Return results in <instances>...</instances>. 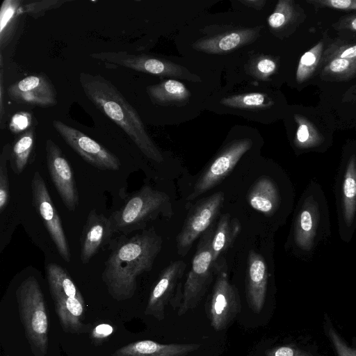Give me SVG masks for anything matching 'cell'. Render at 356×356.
I'll use <instances>...</instances> for the list:
<instances>
[{
	"instance_id": "obj_1",
	"label": "cell",
	"mask_w": 356,
	"mask_h": 356,
	"mask_svg": "<svg viewBox=\"0 0 356 356\" xmlns=\"http://www.w3.org/2000/svg\"><path fill=\"white\" fill-rule=\"evenodd\" d=\"M161 246L162 238L154 227L130 238L122 235L111 242L102 279L113 298L120 301L134 296L137 277L152 270Z\"/></svg>"
},
{
	"instance_id": "obj_2",
	"label": "cell",
	"mask_w": 356,
	"mask_h": 356,
	"mask_svg": "<svg viewBox=\"0 0 356 356\" xmlns=\"http://www.w3.org/2000/svg\"><path fill=\"white\" fill-rule=\"evenodd\" d=\"M79 81L88 99L118 124L147 158L158 163L163 161L136 109L110 81L85 72L80 74Z\"/></svg>"
},
{
	"instance_id": "obj_3",
	"label": "cell",
	"mask_w": 356,
	"mask_h": 356,
	"mask_svg": "<svg viewBox=\"0 0 356 356\" xmlns=\"http://www.w3.org/2000/svg\"><path fill=\"white\" fill-rule=\"evenodd\" d=\"M172 213L170 197L164 192L143 186L108 217L113 233L127 235L143 230L159 216L170 218Z\"/></svg>"
},
{
	"instance_id": "obj_4",
	"label": "cell",
	"mask_w": 356,
	"mask_h": 356,
	"mask_svg": "<svg viewBox=\"0 0 356 356\" xmlns=\"http://www.w3.org/2000/svg\"><path fill=\"white\" fill-rule=\"evenodd\" d=\"M19 318L34 356H46L48 318L41 287L33 276L26 278L16 291Z\"/></svg>"
},
{
	"instance_id": "obj_5",
	"label": "cell",
	"mask_w": 356,
	"mask_h": 356,
	"mask_svg": "<svg viewBox=\"0 0 356 356\" xmlns=\"http://www.w3.org/2000/svg\"><path fill=\"white\" fill-rule=\"evenodd\" d=\"M214 228L212 225L200 236L191 268L178 297L173 302L175 307H179V316L197 306L216 274V264L211 248Z\"/></svg>"
},
{
	"instance_id": "obj_6",
	"label": "cell",
	"mask_w": 356,
	"mask_h": 356,
	"mask_svg": "<svg viewBox=\"0 0 356 356\" xmlns=\"http://www.w3.org/2000/svg\"><path fill=\"white\" fill-rule=\"evenodd\" d=\"M216 280L208 301L207 315L211 327L222 331L241 312L238 289L229 282L225 264H216Z\"/></svg>"
},
{
	"instance_id": "obj_7",
	"label": "cell",
	"mask_w": 356,
	"mask_h": 356,
	"mask_svg": "<svg viewBox=\"0 0 356 356\" xmlns=\"http://www.w3.org/2000/svg\"><path fill=\"white\" fill-rule=\"evenodd\" d=\"M224 202V193L218 192L201 200L189 211L177 236L178 254L185 256L195 241L212 225Z\"/></svg>"
},
{
	"instance_id": "obj_8",
	"label": "cell",
	"mask_w": 356,
	"mask_h": 356,
	"mask_svg": "<svg viewBox=\"0 0 356 356\" xmlns=\"http://www.w3.org/2000/svg\"><path fill=\"white\" fill-rule=\"evenodd\" d=\"M52 124L65 142L87 163L102 170H119L118 157L101 144L62 121L54 120Z\"/></svg>"
},
{
	"instance_id": "obj_9",
	"label": "cell",
	"mask_w": 356,
	"mask_h": 356,
	"mask_svg": "<svg viewBox=\"0 0 356 356\" xmlns=\"http://www.w3.org/2000/svg\"><path fill=\"white\" fill-rule=\"evenodd\" d=\"M32 203L42 218L56 248L65 262L71 259L68 241L62 222L40 173L35 172L31 181Z\"/></svg>"
},
{
	"instance_id": "obj_10",
	"label": "cell",
	"mask_w": 356,
	"mask_h": 356,
	"mask_svg": "<svg viewBox=\"0 0 356 356\" xmlns=\"http://www.w3.org/2000/svg\"><path fill=\"white\" fill-rule=\"evenodd\" d=\"M252 145L251 140L243 139L232 143L223 150L200 175L187 200H195L221 182Z\"/></svg>"
},
{
	"instance_id": "obj_11",
	"label": "cell",
	"mask_w": 356,
	"mask_h": 356,
	"mask_svg": "<svg viewBox=\"0 0 356 356\" xmlns=\"http://www.w3.org/2000/svg\"><path fill=\"white\" fill-rule=\"evenodd\" d=\"M90 57L101 61L127 67L138 72L156 75L173 76L197 80L186 69L171 62L147 55H134L124 51L92 54Z\"/></svg>"
},
{
	"instance_id": "obj_12",
	"label": "cell",
	"mask_w": 356,
	"mask_h": 356,
	"mask_svg": "<svg viewBox=\"0 0 356 356\" xmlns=\"http://www.w3.org/2000/svg\"><path fill=\"white\" fill-rule=\"evenodd\" d=\"M45 149L52 182L65 207L74 211L79 204V195L72 169L60 148L52 140H47Z\"/></svg>"
},
{
	"instance_id": "obj_13",
	"label": "cell",
	"mask_w": 356,
	"mask_h": 356,
	"mask_svg": "<svg viewBox=\"0 0 356 356\" xmlns=\"http://www.w3.org/2000/svg\"><path fill=\"white\" fill-rule=\"evenodd\" d=\"M186 264L182 260L170 263L161 274L150 292L146 315L152 316L159 321L165 317V309L170 302L176 298L181 289V278Z\"/></svg>"
},
{
	"instance_id": "obj_14",
	"label": "cell",
	"mask_w": 356,
	"mask_h": 356,
	"mask_svg": "<svg viewBox=\"0 0 356 356\" xmlns=\"http://www.w3.org/2000/svg\"><path fill=\"white\" fill-rule=\"evenodd\" d=\"M268 269L264 259L254 250L248 256L245 298L248 311L253 317H265L267 302Z\"/></svg>"
},
{
	"instance_id": "obj_15",
	"label": "cell",
	"mask_w": 356,
	"mask_h": 356,
	"mask_svg": "<svg viewBox=\"0 0 356 356\" xmlns=\"http://www.w3.org/2000/svg\"><path fill=\"white\" fill-rule=\"evenodd\" d=\"M9 97L19 104L47 108L57 104V93L44 74L30 75L8 86Z\"/></svg>"
},
{
	"instance_id": "obj_16",
	"label": "cell",
	"mask_w": 356,
	"mask_h": 356,
	"mask_svg": "<svg viewBox=\"0 0 356 356\" xmlns=\"http://www.w3.org/2000/svg\"><path fill=\"white\" fill-rule=\"evenodd\" d=\"M113 234L109 218L92 209L80 237L81 263L88 264L102 248L110 244Z\"/></svg>"
},
{
	"instance_id": "obj_17",
	"label": "cell",
	"mask_w": 356,
	"mask_h": 356,
	"mask_svg": "<svg viewBox=\"0 0 356 356\" xmlns=\"http://www.w3.org/2000/svg\"><path fill=\"white\" fill-rule=\"evenodd\" d=\"M201 343H161L141 340L116 350L112 356H207Z\"/></svg>"
},
{
	"instance_id": "obj_18",
	"label": "cell",
	"mask_w": 356,
	"mask_h": 356,
	"mask_svg": "<svg viewBox=\"0 0 356 356\" xmlns=\"http://www.w3.org/2000/svg\"><path fill=\"white\" fill-rule=\"evenodd\" d=\"M319 220V211L316 202L312 198L305 200L296 218L294 239L297 245L309 250L314 243Z\"/></svg>"
},
{
	"instance_id": "obj_19",
	"label": "cell",
	"mask_w": 356,
	"mask_h": 356,
	"mask_svg": "<svg viewBox=\"0 0 356 356\" xmlns=\"http://www.w3.org/2000/svg\"><path fill=\"white\" fill-rule=\"evenodd\" d=\"M54 302L55 312L64 332L81 334L90 329L81 321L84 314V300L76 298H63Z\"/></svg>"
},
{
	"instance_id": "obj_20",
	"label": "cell",
	"mask_w": 356,
	"mask_h": 356,
	"mask_svg": "<svg viewBox=\"0 0 356 356\" xmlns=\"http://www.w3.org/2000/svg\"><path fill=\"white\" fill-rule=\"evenodd\" d=\"M247 200L252 209L271 215L276 211L279 204L278 191L270 179L263 177L251 187Z\"/></svg>"
},
{
	"instance_id": "obj_21",
	"label": "cell",
	"mask_w": 356,
	"mask_h": 356,
	"mask_svg": "<svg viewBox=\"0 0 356 356\" xmlns=\"http://www.w3.org/2000/svg\"><path fill=\"white\" fill-rule=\"evenodd\" d=\"M257 35L252 29L239 30L213 38L200 40L193 44L195 49L207 53H220L234 49L251 41Z\"/></svg>"
},
{
	"instance_id": "obj_22",
	"label": "cell",
	"mask_w": 356,
	"mask_h": 356,
	"mask_svg": "<svg viewBox=\"0 0 356 356\" xmlns=\"http://www.w3.org/2000/svg\"><path fill=\"white\" fill-rule=\"evenodd\" d=\"M241 229L238 220L229 213L220 216L214 228L212 238L213 261L216 264L220 256L233 244Z\"/></svg>"
},
{
	"instance_id": "obj_23",
	"label": "cell",
	"mask_w": 356,
	"mask_h": 356,
	"mask_svg": "<svg viewBox=\"0 0 356 356\" xmlns=\"http://www.w3.org/2000/svg\"><path fill=\"white\" fill-rule=\"evenodd\" d=\"M46 273L54 300L63 298H76L84 300L72 279L62 266L50 263L46 267Z\"/></svg>"
},
{
	"instance_id": "obj_24",
	"label": "cell",
	"mask_w": 356,
	"mask_h": 356,
	"mask_svg": "<svg viewBox=\"0 0 356 356\" xmlns=\"http://www.w3.org/2000/svg\"><path fill=\"white\" fill-rule=\"evenodd\" d=\"M343 216L346 224L350 226L356 212V158H350L343 177L342 188Z\"/></svg>"
},
{
	"instance_id": "obj_25",
	"label": "cell",
	"mask_w": 356,
	"mask_h": 356,
	"mask_svg": "<svg viewBox=\"0 0 356 356\" xmlns=\"http://www.w3.org/2000/svg\"><path fill=\"white\" fill-rule=\"evenodd\" d=\"M147 92L152 101L156 104L183 101L190 96L188 90L181 82L172 79L149 86L147 88Z\"/></svg>"
},
{
	"instance_id": "obj_26",
	"label": "cell",
	"mask_w": 356,
	"mask_h": 356,
	"mask_svg": "<svg viewBox=\"0 0 356 356\" xmlns=\"http://www.w3.org/2000/svg\"><path fill=\"white\" fill-rule=\"evenodd\" d=\"M34 131L29 129L22 134L14 143L10 154V167L13 172L21 174L29 163L34 147Z\"/></svg>"
},
{
	"instance_id": "obj_27",
	"label": "cell",
	"mask_w": 356,
	"mask_h": 356,
	"mask_svg": "<svg viewBox=\"0 0 356 356\" xmlns=\"http://www.w3.org/2000/svg\"><path fill=\"white\" fill-rule=\"evenodd\" d=\"M22 3L20 0H5L0 10V44L1 47L9 42L17 18L19 15V8Z\"/></svg>"
},
{
	"instance_id": "obj_28",
	"label": "cell",
	"mask_w": 356,
	"mask_h": 356,
	"mask_svg": "<svg viewBox=\"0 0 356 356\" xmlns=\"http://www.w3.org/2000/svg\"><path fill=\"white\" fill-rule=\"evenodd\" d=\"M323 51L324 43L320 41L302 55L296 71L298 83H301L312 76L321 63Z\"/></svg>"
},
{
	"instance_id": "obj_29",
	"label": "cell",
	"mask_w": 356,
	"mask_h": 356,
	"mask_svg": "<svg viewBox=\"0 0 356 356\" xmlns=\"http://www.w3.org/2000/svg\"><path fill=\"white\" fill-rule=\"evenodd\" d=\"M321 65V76L327 79L344 80L356 74V60L332 58Z\"/></svg>"
},
{
	"instance_id": "obj_30",
	"label": "cell",
	"mask_w": 356,
	"mask_h": 356,
	"mask_svg": "<svg viewBox=\"0 0 356 356\" xmlns=\"http://www.w3.org/2000/svg\"><path fill=\"white\" fill-rule=\"evenodd\" d=\"M298 124L295 143L301 148H310L318 145L322 137L314 124L304 116L295 115Z\"/></svg>"
},
{
	"instance_id": "obj_31",
	"label": "cell",
	"mask_w": 356,
	"mask_h": 356,
	"mask_svg": "<svg viewBox=\"0 0 356 356\" xmlns=\"http://www.w3.org/2000/svg\"><path fill=\"white\" fill-rule=\"evenodd\" d=\"M252 356H310L291 345H270L266 341L257 346Z\"/></svg>"
},
{
	"instance_id": "obj_32",
	"label": "cell",
	"mask_w": 356,
	"mask_h": 356,
	"mask_svg": "<svg viewBox=\"0 0 356 356\" xmlns=\"http://www.w3.org/2000/svg\"><path fill=\"white\" fill-rule=\"evenodd\" d=\"M332 58L356 60V43L332 42L323 51L321 64Z\"/></svg>"
},
{
	"instance_id": "obj_33",
	"label": "cell",
	"mask_w": 356,
	"mask_h": 356,
	"mask_svg": "<svg viewBox=\"0 0 356 356\" xmlns=\"http://www.w3.org/2000/svg\"><path fill=\"white\" fill-rule=\"evenodd\" d=\"M10 147L6 145L3 148L0 157V213H2L7 207L10 197L7 161L10 158Z\"/></svg>"
},
{
	"instance_id": "obj_34",
	"label": "cell",
	"mask_w": 356,
	"mask_h": 356,
	"mask_svg": "<svg viewBox=\"0 0 356 356\" xmlns=\"http://www.w3.org/2000/svg\"><path fill=\"white\" fill-rule=\"evenodd\" d=\"M266 96L261 93H249L232 96L221 100V104L236 108L260 107L264 105Z\"/></svg>"
},
{
	"instance_id": "obj_35",
	"label": "cell",
	"mask_w": 356,
	"mask_h": 356,
	"mask_svg": "<svg viewBox=\"0 0 356 356\" xmlns=\"http://www.w3.org/2000/svg\"><path fill=\"white\" fill-rule=\"evenodd\" d=\"M290 1H280L275 11L268 19V24L273 29L284 26L292 18L293 8Z\"/></svg>"
},
{
	"instance_id": "obj_36",
	"label": "cell",
	"mask_w": 356,
	"mask_h": 356,
	"mask_svg": "<svg viewBox=\"0 0 356 356\" xmlns=\"http://www.w3.org/2000/svg\"><path fill=\"white\" fill-rule=\"evenodd\" d=\"M26 3H22L19 8V14L27 13L31 16L40 15V13L49 10L57 6H60L63 3H65V1H27Z\"/></svg>"
},
{
	"instance_id": "obj_37",
	"label": "cell",
	"mask_w": 356,
	"mask_h": 356,
	"mask_svg": "<svg viewBox=\"0 0 356 356\" xmlns=\"http://www.w3.org/2000/svg\"><path fill=\"white\" fill-rule=\"evenodd\" d=\"M316 8H329L344 11H356V0H310Z\"/></svg>"
},
{
	"instance_id": "obj_38",
	"label": "cell",
	"mask_w": 356,
	"mask_h": 356,
	"mask_svg": "<svg viewBox=\"0 0 356 356\" xmlns=\"http://www.w3.org/2000/svg\"><path fill=\"white\" fill-rule=\"evenodd\" d=\"M327 334L339 356H356V350L349 347L332 327H327Z\"/></svg>"
},
{
	"instance_id": "obj_39",
	"label": "cell",
	"mask_w": 356,
	"mask_h": 356,
	"mask_svg": "<svg viewBox=\"0 0 356 356\" xmlns=\"http://www.w3.org/2000/svg\"><path fill=\"white\" fill-rule=\"evenodd\" d=\"M31 122V115L25 111H19L11 118L9 127L13 134H19L27 129Z\"/></svg>"
},
{
	"instance_id": "obj_40",
	"label": "cell",
	"mask_w": 356,
	"mask_h": 356,
	"mask_svg": "<svg viewBox=\"0 0 356 356\" xmlns=\"http://www.w3.org/2000/svg\"><path fill=\"white\" fill-rule=\"evenodd\" d=\"M334 26L337 29L348 30L356 32V13L348 14L343 16L334 24Z\"/></svg>"
},
{
	"instance_id": "obj_41",
	"label": "cell",
	"mask_w": 356,
	"mask_h": 356,
	"mask_svg": "<svg viewBox=\"0 0 356 356\" xmlns=\"http://www.w3.org/2000/svg\"><path fill=\"white\" fill-rule=\"evenodd\" d=\"M113 332V327L107 323L97 325L92 332V337L95 340L100 341L107 338Z\"/></svg>"
},
{
	"instance_id": "obj_42",
	"label": "cell",
	"mask_w": 356,
	"mask_h": 356,
	"mask_svg": "<svg viewBox=\"0 0 356 356\" xmlns=\"http://www.w3.org/2000/svg\"><path fill=\"white\" fill-rule=\"evenodd\" d=\"M257 68L261 74H268L273 72L275 70L276 65L272 60L265 58L259 61L257 65Z\"/></svg>"
},
{
	"instance_id": "obj_43",
	"label": "cell",
	"mask_w": 356,
	"mask_h": 356,
	"mask_svg": "<svg viewBox=\"0 0 356 356\" xmlns=\"http://www.w3.org/2000/svg\"><path fill=\"white\" fill-rule=\"evenodd\" d=\"M0 113H1V119H2L3 115V70L1 71V81H0Z\"/></svg>"
},
{
	"instance_id": "obj_44",
	"label": "cell",
	"mask_w": 356,
	"mask_h": 356,
	"mask_svg": "<svg viewBox=\"0 0 356 356\" xmlns=\"http://www.w3.org/2000/svg\"><path fill=\"white\" fill-rule=\"evenodd\" d=\"M207 356H209V355H207Z\"/></svg>"
}]
</instances>
